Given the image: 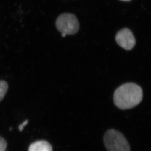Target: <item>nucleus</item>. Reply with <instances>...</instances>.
<instances>
[{
	"label": "nucleus",
	"mask_w": 151,
	"mask_h": 151,
	"mask_svg": "<svg viewBox=\"0 0 151 151\" xmlns=\"http://www.w3.org/2000/svg\"><path fill=\"white\" fill-rule=\"evenodd\" d=\"M142 99V89L134 83L123 84L115 90L113 94L114 105L123 110L136 107Z\"/></svg>",
	"instance_id": "1"
},
{
	"label": "nucleus",
	"mask_w": 151,
	"mask_h": 151,
	"mask_svg": "<svg viewBox=\"0 0 151 151\" xmlns=\"http://www.w3.org/2000/svg\"><path fill=\"white\" fill-rule=\"evenodd\" d=\"M104 143L107 151H131L128 141L124 135L117 130H107L104 137Z\"/></svg>",
	"instance_id": "2"
},
{
	"label": "nucleus",
	"mask_w": 151,
	"mask_h": 151,
	"mask_svg": "<svg viewBox=\"0 0 151 151\" xmlns=\"http://www.w3.org/2000/svg\"><path fill=\"white\" fill-rule=\"evenodd\" d=\"M56 27L61 33L73 35L78 32L80 24L77 17L71 13H64L58 17Z\"/></svg>",
	"instance_id": "3"
},
{
	"label": "nucleus",
	"mask_w": 151,
	"mask_h": 151,
	"mask_svg": "<svg viewBox=\"0 0 151 151\" xmlns=\"http://www.w3.org/2000/svg\"><path fill=\"white\" fill-rule=\"evenodd\" d=\"M117 44L126 50H131L136 45V39L132 32L128 29H123L116 36Z\"/></svg>",
	"instance_id": "4"
},
{
	"label": "nucleus",
	"mask_w": 151,
	"mask_h": 151,
	"mask_svg": "<svg viewBox=\"0 0 151 151\" xmlns=\"http://www.w3.org/2000/svg\"><path fill=\"white\" fill-rule=\"evenodd\" d=\"M28 151H53V149L47 141L39 140L32 143L29 146Z\"/></svg>",
	"instance_id": "5"
},
{
	"label": "nucleus",
	"mask_w": 151,
	"mask_h": 151,
	"mask_svg": "<svg viewBox=\"0 0 151 151\" xmlns=\"http://www.w3.org/2000/svg\"><path fill=\"white\" fill-rule=\"evenodd\" d=\"M8 84L5 81L0 80V102L3 100L8 90Z\"/></svg>",
	"instance_id": "6"
},
{
	"label": "nucleus",
	"mask_w": 151,
	"mask_h": 151,
	"mask_svg": "<svg viewBox=\"0 0 151 151\" xmlns=\"http://www.w3.org/2000/svg\"><path fill=\"white\" fill-rule=\"evenodd\" d=\"M7 147V143L6 140L0 137V151H5Z\"/></svg>",
	"instance_id": "7"
},
{
	"label": "nucleus",
	"mask_w": 151,
	"mask_h": 151,
	"mask_svg": "<svg viewBox=\"0 0 151 151\" xmlns=\"http://www.w3.org/2000/svg\"><path fill=\"white\" fill-rule=\"evenodd\" d=\"M28 123V120H27L26 121H25L24 122H23V123H22L21 124H20V125L19 126V130L20 132H21L23 130L24 127L25 126L27 125Z\"/></svg>",
	"instance_id": "8"
},
{
	"label": "nucleus",
	"mask_w": 151,
	"mask_h": 151,
	"mask_svg": "<svg viewBox=\"0 0 151 151\" xmlns=\"http://www.w3.org/2000/svg\"><path fill=\"white\" fill-rule=\"evenodd\" d=\"M66 35L65 33H61V36H62V37H65Z\"/></svg>",
	"instance_id": "9"
},
{
	"label": "nucleus",
	"mask_w": 151,
	"mask_h": 151,
	"mask_svg": "<svg viewBox=\"0 0 151 151\" xmlns=\"http://www.w3.org/2000/svg\"><path fill=\"white\" fill-rule=\"evenodd\" d=\"M121 1H131V0H121Z\"/></svg>",
	"instance_id": "10"
}]
</instances>
